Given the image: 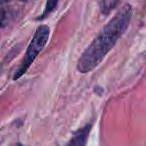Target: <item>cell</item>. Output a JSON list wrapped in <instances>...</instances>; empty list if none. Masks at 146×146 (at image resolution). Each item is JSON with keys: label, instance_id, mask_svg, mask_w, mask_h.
Wrapping results in <instances>:
<instances>
[{"label": "cell", "instance_id": "1", "mask_svg": "<svg viewBox=\"0 0 146 146\" xmlns=\"http://www.w3.org/2000/svg\"><path fill=\"white\" fill-rule=\"evenodd\" d=\"M131 14V6L126 4L103 27L79 57L77 70L80 73L85 74L94 70L104 60L106 55L111 51L117 41L127 30Z\"/></svg>", "mask_w": 146, "mask_h": 146}, {"label": "cell", "instance_id": "2", "mask_svg": "<svg viewBox=\"0 0 146 146\" xmlns=\"http://www.w3.org/2000/svg\"><path fill=\"white\" fill-rule=\"evenodd\" d=\"M50 34V29L47 25H40L36 29L28 47L26 49V52L24 54V57L22 59V62L19 65L17 70L15 71L13 75V80H17L21 78L24 73L29 69V67L32 65L34 60L37 58L40 52L43 50V48L46 45L47 41Z\"/></svg>", "mask_w": 146, "mask_h": 146}, {"label": "cell", "instance_id": "3", "mask_svg": "<svg viewBox=\"0 0 146 146\" xmlns=\"http://www.w3.org/2000/svg\"><path fill=\"white\" fill-rule=\"evenodd\" d=\"M92 123H87L83 127L79 128L73 133L72 137L66 144V146H86L88 141V137L91 132Z\"/></svg>", "mask_w": 146, "mask_h": 146}, {"label": "cell", "instance_id": "4", "mask_svg": "<svg viewBox=\"0 0 146 146\" xmlns=\"http://www.w3.org/2000/svg\"><path fill=\"white\" fill-rule=\"evenodd\" d=\"M119 2L120 0H101V12L103 14H109Z\"/></svg>", "mask_w": 146, "mask_h": 146}, {"label": "cell", "instance_id": "5", "mask_svg": "<svg viewBox=\"0 0 146 146\" xmlns=\"http://www.w3.org/2000/svg\"><path fill=\"white\" fill-rule=\"evenodd\" d=\"M59 0H47L46 1V5H45L44 11H43L42 15L38 18V20H42V19H45L48 15H50L53 11L55 10V8L57 7V4H58Z\"/></svg>", "mask_w": 146, "mask_h": 146}, {"label": "cell", "instance_id": "6", "mask_svg": "<svg viewBox=\"0 0 146 146\" xmlns=\"http://www.w3.org/2000/svg\"><path fill=\"white\" fill-rule=\"evenodd\" d=\"M5 16H6V13H5V10L1 5H0V28L3 25V22L5 20Z\"/></svg>", "mask_w": 146, "mask_h": 146}, {"label": "cell", "instance_id": "7", "mask_svg": "<svg viewBox=\"0 0 146 146\" xmlns=\"http://www.w3.org/2000/svg\"><path fill=\"white\" fill-rule=\"evenodd\" d=\"M7 1H10V0H0V3H2V2H7ZM18 1H27V0H18Z\"/></svg>", "mask_w": 146, "mask_h": 146}]
</instances>
